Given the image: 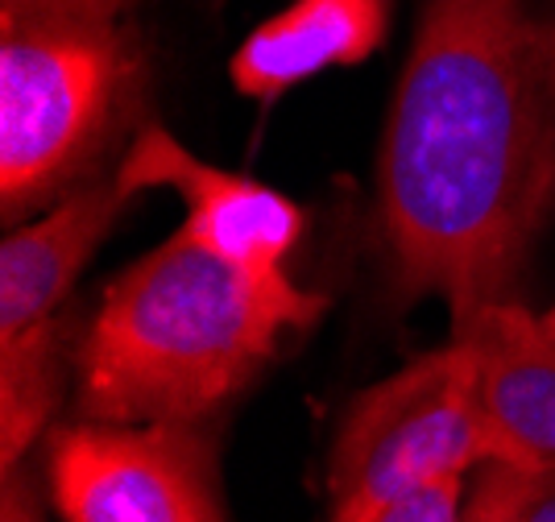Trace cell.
Returning <instances> with one entry per match:
<instances>
[{"instance_id":"6","label":"cell","mask_w":555,"mask_h":522,"mask_svg":"<svg viewBox=\"0 0 555 522\" xmlns=\"http://www.w3.org/2000/svg\"><path fill=\"white\" fill-rule=\"evenodd\" d=\"M125 191L166 187L183 200V232L199 250L261 278H286V257L302 237V212L291 195L191 154L163 125H145L116 166Z\"/></svg>"},{"instance_id":"5","label":"cell","mask_w":555,"mask_h":522,"mask_svg":"<svg viewBox=\"0 0 555 522\" xmlns=\"http://www.w3.org/2000/svg\"><path fill=\"white\" fill-rule=\"evenodd\" d=\"M47 478L63 522H224L211 448L186 423L79 419L50 432Z\"/></svg>"},{"instance_id":"9","label":"cell","mask_w":555,"mask_h":522,"mask_svg":"<svg viewBox=\"0 0 555 522\" xmlns=\"http://www.w3.org/2000/svg\"><path fill=\"white\" fill-rule=\"evenodd\" d=\"M386 25L390 0H291L236 46L229 75L241 96L278 100L324 71L365 63Z\"/></svg>"},{"instance_id":"10","label":"cell","mask_w":555,"mask_h":522,"mask_svg":"<svg viewBox=\"0 0 555 522\" xmlns=\"http://www.w3.org/2000/svg\"><path fill=\"white\" fill-rule=\"evenodd\" d=\"M59 394V323L17 341H0V473L17 469L25 448L47 432Z\"/></svg>"},{"instance_id":"2","label":"cell","mask_w":555,"mask_h":522,"mask_svg":"<svg viewBox=\"0 0 555 522\" xmlns=\"http://www.w3.org/2000/svg\"><path fill=\"white\" fill-rule=\"evenodd\" d=\"M320 311L291 273L261 278L175 232L116 278L79 341V415L195 428Z\"/></svg>"},{"instance_id":"8","label":"cell","mask_w":555,"mask_h":522,"mask_svg":"<svg viewBox=\"0 0 555 522\" xmlns=\"http://www.w3.org/2000/svg\"><path fill=\"white\" fill-rule=\"evenodd\" d=\"M473 344L481 403L509 464L555 473V341L527 303L502 298L452 328Z\"/></svg>"},{"instance_id":"4","label":"cell","mask_w":555,"mask_h":522,"mask_svg":"<svg viewBox=\"0 0 555 522\" xmlns=\"http://www.w3.org/2000/svg\"><path fill=\"white\" fill-rule=\"evenodd\" d=\"M509 464L473 344L452 336L352 398L327 460V522H373L427 481Z\"/></svg>"},{"instance_id":"12","label":"cell","mask_w":555,"mask_h":522,"mask_svg":"<svg viewBox=\"0 0 555 522\" xmlns=\"http://www.w3.org/2000/svg\"><path fill=\"white\" fill-rule=\"evenodd\" d=\"M514 469L518 464H481L477 485L464 501L461 522H518V514H514Z\"/></svg>"},{"instance_id":"15","label":"cell","mask_w":555,"mask_h":522,"mask_svg":"<svg viewBox=\"0 0 555 522\" xmlns=\"http://www.w3.org/2000/svg\"><path fill=\"white\" fill-rule=\"evenodd\" d=\"M539 319H543V328H547V336H552V341H555V307H552V311H543V316H539Z\"/></svg>"},{"instance_id":"1","label":"cell","mask_w":555,"mask_h":522,"mask_svg":"<svg viewBox=\"0 0 555 522\" xmlns=\"http://www.w3.org/2000/svg\"><path fill=\"white\" fill-rule=\"evenodd\" d=\"M555 207V22L531 0H427L382 141V232L452 328L514 298Z\"/></svg>"},{"instance_id":"16","label":"cell","mask_w":555,"mask_h":522,"mask_svg":"<svg viewBox=\"0 0 555 522\" xmlns=\"http://www.w3.org/2000/svg\"><path fill=\"white\" fill-rule=\"evenodd\" d=\"M552 4H555V0H552Z\"/></svg>"},{"instance_id":"3","label":"cell","mask_w":555,"mask_h":522,"mask_svg":"<svg viewBox=\"0 0 555 522\" xmlns=\"http://www.w3.org/2000/svg\"><path fill=\"white\" fill-rule=\"evenodd\" d=\"M4 225L79 191L138 88L133 0H0Z\"/></svg>"},{"instance_id":"7","label":"cell","mask_w":555,"mask_h":522,"mask_svg":"<svg viewBox=\"0 0 555 522\" xmlns=\"http://www.w3.org/2000/svg\"><path fill=\"white\" fill-rule=\"evenodd\" d=\"M133 191L116 179H92L67 200L9 228L0 245V341H17L59 323V303L92 262L100 241L129 212Z\"/></svg>"},{"instance_id":"14","label":"cell","mask_w":555,"mask_h":522,"mask_svg":"<svg viewBox=\"0 0 555 522\" xmlns=\"http://www.w3.org/2000/svg\"><path fill=\"white\" fill-rule=\"evenodd\" d=\"M0 522H47L42 510H38V498H34V485L29 478L17 469L4 473V489H0Z\"/></svg>"},{"instance_id":"13","label":"cell","mask_w":555,"mask_h":522,"mask_svg":"<svg viewBox=\"0 0 555 522\" xmlns=\"http://www.w3.org/2000/svg\"><path fill=\"white\" fill-rule=\"evenodd\" d=\"M514 514L518 522H555L552 469H514Z\"/></svg>"},{"instance_id":"11","label":"cell","mask_w":555,"mask_h":522,"mask_svg":"<svg viewBox=\"0 0 555 522\" xmlns=\"http://www.w3.org/2000/svg\"><path fill=\"white\" fill-rule=\"evenodd\" d=\"M464 501V478H440L390 501L373 522H461Z\"/></svg>"}]
</instances>
